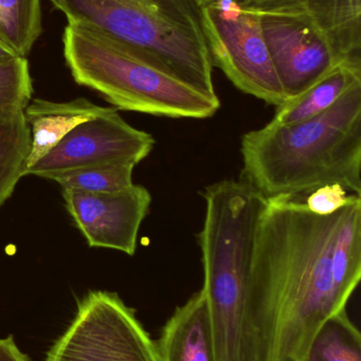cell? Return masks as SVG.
<instances>
[{
  "mask_svg": "<svg viewBox=\"0 0 361 361\" xmlns=\"http://www.w3.org/2000/svg\"><path fill=\"white\" fill-rule=\"evenodd\" d=\"M304 200L265 199L256 225L248 302L261 361H304L360 282L361 199L326 216Z\"/></svg>",
  "mask_w": 361,
  "mask_h": 361,
  "instance_id": "1",
  "label": "cell"
},
{
  "mask_svg": "<svg viewBox=\"0 0 361 361\" xmlns=\"http://www.w3.org/2000/svg\"><path fill=\"white\" fill-rule=\"evenodd\" d=\"M243 178L265 199L307 197L328 184L361 195V85L315 118L271 120L241 141Z\"/></svg>",
  "mask_w": 361,
  "mask_h": 361,
  "instance_id": "2",
  "label": "cell"
},
{
  "mask_svg": "<svg viewBox=\"0 0 361 361\" xmlns=\"http://www.w3.org/2000/svg\"><path fill=\"white\" fill-rule=\"evenodd\" d=\"M67 25L95 30L167 73L218 97L201 0H48Z\"/></svg>",
  "mask_w": 361,
  "mask_h": 361,
  "instance_id": "3",
  "label": "cell"
},
{
  "mask_svg": "<svg viewBox=\"0 0 361 361\" xmlns=\"http://www.w3.org/2000/svg\"><path fill=\"white\" fill-rule=\"evenodd\" d=\"M61 40L74 82L97 91L116 109L201 120L220 110L218 97L193 88L100 32L67 25Z\"/></svg>",
  "mask_w": 361,
  "mask_h": 361,
  "instance_id": "4",
  "label": "cell"
},
{
  "mask_svg": "<svg viewBox=\"0 0 361 361\" xmlns=\"http://www.w3.org/2000/svg\"><path fill=\"white\" fill-rule=\"evenodd\" d=\"M46 361H161L156 341L116 293L89 292Z\"/></svg>",
  "mask_w": 361,
  "mask_h": 361,
  "instance_id": "5",
  "label": "cell"
},
{
  "mask_svg": "<svg viewBox=\"0 0 361 361\" xmlns=\"http://www.w3.org/2000/svg\"><path fill=\"white\" fill-rule=\"evenodd\" d=\"M203 29L213 66L242 92L278 106L285 93L271 61L260 15L233 0L203 4Z\"/></svg>",
  "mask_w": 361,
  "mask_h": 361,
  "instance_id": "6",
  "label": "cell"
},
{
  "mask_svg": "<svg viewBox=\"0 0 361 361\" xmlns=\"http://www.w3.org/2000/svg\"><path fill=\"white\" fill-rule=\"evenodd\" d=\"M155 146L150 133L134 128L114 108L70 131L49 154L25 176L52 179L68 171L105 165L133 164L148 158Z\"/></svg>",
  "mask_w": 361,
  "mask_h": 361,
  "instance_id": "7",
  "label": "cell"
},
{
  "mask_svg": "<svg viewBox=\"0 0 361 361\" xmlns=\"http://www.w3.org/2000/svg\"><path fill=\"white\" fill-rule=\"evenodd\" d=\"M259 15L286 99L300 94L343 63L304 8Z\"/></svg>",
  "mask_w": 361,
  "mask_h": 361,
  "instance_id": "8",
  "label": "cell"
},
{
  "mask_svg": "<svg viewBox=\"0 0 361 361\" xmlns=\"http://www.w3.org/2000/svg\"><path fill=\"white\" fill-rule=\"evenodd\" d=\"M66 208L90 247L110 248L134 256L138 233L152 195L141 185L107 193L61 189Z\"/></svg>",
  "mask_w": 361,
  "mask_h": 361,
  "instance_id": "9",
  "label": "cell"
},
{
  "mask_svg": "<svg viewBox=\"0 0 361 361\" xmlns=\"http://www.w3.org/2000/svg\"><path fill=\"white\" fill-rule=\"evenodd\" d=\"M155 341L161 361H215L211 322L203 288L176 307Z\"/></svg>",
  "mask_w": 361,
  "mask_h": 361,
  "instance_id": "10",
  "label": "cell"
},
{
  "mask_svg": "<svg viewBox=\"0 0 361 361\" xmlns=\"http://www.w3.org/2000/svg\"><path fill=\"white\" fill-rule=\"evenodd\" d=\"M107 109L108 107L95 105L86 99L61 103L31 99L23 111L31 130V147L23 169L44 158L76 126L97 118Z\"/></svg>",
  "mask_w": 361,
  "mask_h": 361,
  "instance_id": "11",
  "label": "cell"
},
{
  "mask_svg": "<svg viewBox=\"0 0 361 361\" xmlns=\"http://www.w3.org/2000/svg\"><path fill=\"white\" fill-rule=\"evenodd\" d=\"M357 85H361V57L343 61L309 89L286 99L278 106L273 120L286 125L315 118Z\"/></svg>",
  "mask_w": 361,
  "mask_h": 361,
  "instance_id": "12",
  "label": "cell"
},
{
  "mask_svg": "<svg viewBox=\"0 0 361 361\" xmlns=\"http://www.w3.org/2000/svg\"><path fill=\"white\" fill-rule=\"evenodd\" d=\"M303 8L339 59L361 57V0H307Z\"/></svg>",
  "mask_w": 361,
  "mask_h": 361,
  "instance_id": "13",
  "label": "cell"
},
{
  "mask_svg": "<svg viewBox=\"0 0 361 361\" xmlns=\"http://www.w3.org/2000/svg\"><path fill=\"white\" fill-rule=\"evenodd\" d=\"M42 33L40 0H0L1 46L27 59Z\"/></svg>",
  "mask_w": 361,
  "mask_h": 361,
  "instance_id": "14",
  "label": "cell"
},
{
  "mask_svg": "<svg viewBox=\"0 0 361 361\" xmlns=\"http://www.w3.org/2000/svg\"><path fill=\"white\" fill-rule=\"evenodd\" d=\"M304 361H361V335L347 309L331 316L320 326Z\"/></svg>",
  "mask_w": 361,
  "mask_h": 361,
  "instance_id": "15",
  "label": "cell"
},
{
  "mask_svg": "<svg viewBox=\"0 0 361 361\" xmlns=\"http://www.w3.org/2000/svg\"><path fill=\"white\" fill-rule=\"evenodd\" d=\"M31 147V130L23 114L0 121V207L12 195Z\"/></svg>",
  "mask_w": 361,
  "mask_h": 361,
  "instance_id": "16",
  "label": "cell"
},
{
  "mask_svg": "<svg viewBox=\"0 0 361 361\" xmlns=\"http://www.w3.org/2000/svg\"><path fill=\"white\" fill-rule=\"evenodd\" d=\"M135 165L117 164L68 171L53 177L61 189L88 193H107L129 188Z\"/></svg>",
  "mask_w": 361,
  "mask_h": 361,
  "instance_id": "17",
  "label": "cell"
},
{
  "mask_svg": "<svg viewBox=\"0 0 361 361\" xmlns=\"http://www.w3.org/2000/svg\"><path fill=\"white\" fill-rule=\"evenodd\" d=\"M32 93L28 59L14 56L0 61V121L23 114Z\"/></svg>",
  "mask_w": 361,
  "mask_h": 361,
  "instance_id": "18",
  "label": "cell"
},
{
  "mask_svg": "<svg viewBox=\"0 0 361 361\" xmlns=\"http://www.w3.org/2000/svg\"><path fill=\"white\" fill-rule=\"evenodd\" d=\"M361 199V195L351 193L341 184H328L312 191L305 197V205L315 214H332L341 208Z\"/></svg>",
  "mask_w": 361,
  "mask_h": 361,
  "instance_id": "19",
  "label": "cell"
},
{
  "mask_svg": "<svg viewBox=\"0 0 361 361\" xmlns=\"http://www.w3.org/2000/svg\"><path fill=\"white\" fill-rule=\"evenodd\" d=\"M0 361H31L15 343L12 336L0 338Z\"/></svg>",
  "mask_w": 361,
  "mask_h": 361,
  "instance_id": "20",
  "label": "cell"
},
{
  "mask_svg": "<svg viewBox=\"0 0 361 361\" xmlns=\"http://www.w3.org/2000/svg\"><path fill=\"white\" fill-rule=\"evenodd\" d=\"M305 2L307 0H265L256 13L300 8L304 6Z\"/></svg>",
  "mask_w": 361,
  "mask_h": 361,
  "instance_id": "21",
  "label": "cell"
},
{
  "mask_svg": "<svg viewBox=\"0 0 361 361\" xmlns=\"http://www.w3.org/2000/svg\"><path fill=\"white\" fill-rule=\"evenodd\" d=\"M233 1L242 8H246V10L258 12L259 8H261L265 0H233Z\"/></svg>",
  "mask_w": 361,
  "mask_h": 361,
  "instance_id": "22",
  "label": "cell"
},
{
  "mask_svg": "<svg viewBox=\"0 0 361 361\" xmlns=\"http://www.w3.org/2000/svg\"><path fill=\"white\" fill-rule=\"evenodd\" d=\"M14 56L15 55L12 52H10L8 49L4 48V46L0 44V61H4V59H11V57Z\"/></svg>",
  "mask_w": 361,
  "mask_h": 361,
  "instance_id": "23",
  "label": "cell"
},
{
  "mask_svg": "<svg viewBox=\"0 0 361 361\" xmlns=\"http://www.w3.org/2000/svg\"><path fill=\"white\" fill-rule=\"evenodd\" d=\"M216 1V0H201V2H203V4H210V2Z\"/></svg>",
  "mask_w": 361,
  "mask_h": 361,
  "instance_id": "24",
  "label": "cell"
}]
</instances>
